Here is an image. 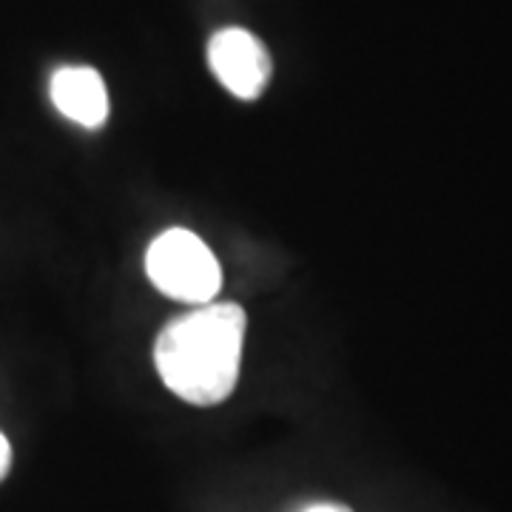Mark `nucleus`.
<instances>
[{
	"mask_svg": "<svg viewBox=\"0 0 512 512\" xmlns=\"http://www.w3.org/2000/svg\"><path fill=\"white\" fill-rule=\"evenodd\" d=\"M248 316L234 302H208L168 322L154 345L163 384L197 407L225 402L239 379Z\"/></svg>",
	"mask_w": 512,
	"mask_h": 512,
	"instance_id": "obj_1",
	"label": "nucleus"
},
{
	"mask_svg": "<svg viewBox=\"0 0 512 512\" xmlns=\"http://www.w3.org/2000/svg\"><path fill=\"white\" fill-rule=\"evenodd\" d=\"M146 274L154 288L188 305H208L222 288L214 251L188 228H168L148 245Z\"/></svg>",
	"mask_w": 512,
	"mask_h": 512,
	"instance_id": "obj_2",
	"label": "nucleus"
},
{
	"mask_svg": "<svg viewBox=\"0 0 512 512\" xmlns=\"http://www.w3.org/2000/svg\"><path fill=\"white\" fill-rule=\"evenodd\" d=\"M208 66L222 86L239 100H256L265 92L274 72L265 43L239 26L220 29L208 40Z\"/></svg>",
	"mask_w": 512,
	"mask_h": 512,
	"instance_id": "obj_3",
	"label": "nucleus"
},
{
	"mask_svg": "<svg viewBox=\"0 0 512 512\" xmlns=\"http://www.w3.org/2000/svg\"><path fill=\"white\" fill-rule=\"evenodd\" d=\"M55 109L83 128H100L109 120V92L92 66H60L49 80Z\"/></svg>",
	"mask_w": 512,
	"mask_h": 512,
	"instance_id": "obj_4",
	"label": "nucleus"
},
{
	"mask_svg": "<svg viewBox=\"0 0 512 512\" xmlns=\"http://www.w3.org/2000/svg\"><path fill=\"white\" fill-rule=\"evenodd\" d=\"M9 467H12V447H9V439L0 433V481L6 478Z\"/></svg>",
	"mask_w": 512,
	"mask_h": 512,
	"instance_id": "obj_5",
	"label": "nucleus"
},
{
	"mask_svg": "<svg viewBox=\"0 0 512 512\" xmlns=\"http://www.w3.org/2000/svg\"><path fill=\"white\" fill-rule=\"evenodd\" d=\"M302 512H353L345 504H330V501H322V504H311V507H305Z\"/></svg>",
	"mask_w": 512,
	"mask_h": 512,
	"instance_id": "obj_6",
	"label": "nucleus"
}]
</instances>
